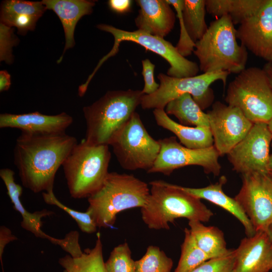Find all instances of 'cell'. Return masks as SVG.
I'll return each mask as SVG.
<instances>
[{"instance_id": "31", "label": "cell", "mask_w": 272, "mask_h": 272, "mask_svg": "<svg viewBox=\"0 0 272 272\" xmlns=\"http://www.w3.org/2000/svg\"><path fill=\"white\" fill-rule=\"evenodd\" d=\"M42 197L46 203L55 206L66 212L76 222L82 232L92 234L96 231L98 227L88 209L85 212H81L65 206L57 199L53 191L43 192Z\"/></svg>"}, {"instance_id": "43", "label": "cell", "mask_w": 272, "mask_h": 272, "mask_svg": "<svg viewBox=\"0 0 272 272\" xmlns=\"http://www.w3.org/2000/svg\"><path fill=\"white\" fill-rule=\"evenodd\" d=\"M269 236L270 240L272 243V224L268 227L266 231Z\"/></svg>"}, {"instance_id": "38", "label": "cell", "mask_w": 272, "mask_h": 272, "mask_svg": "<svg viewBox=\"0 0 272 272\" xmlns=\"http://www.w3.org/2000/svg\"><path fill=\"white\" fill-rule=\"evenodd\" d=\"M18 238L13 235L8 228L5 226L0 227V260L2 266L3 272L4 271L2 256L6 246L10 242L17 240Z\"/></svg>"}, {"instance_id": "8", "label": "cell", "mask_w": 272, "mask_h": 272, "mask_svg": "<svg viewBox=\"0 0 272 272\" xmlns=\"http://www.w3.org/2000/svg\"><path fill=\"white\" fill-rule=\"evenodd\" d=\"M229 74L227 72L219 71L178 78L160 73L158 76L159 88L152 94L144 95L141 105L144 109H164L171 101L189 94L202 110L206 109L212 104L214 99L211 85L221 81L225 86Z\"/></svg>"}, {"instance_id": "23", "label": "cell", "mask_w": 272, "mask_h": 272, "mask_svg": "<svg viewBox=\"0 0 272 272\" xmlns=\"http://www.w3.org/2000/svg\"><path fill=\"white\" fill-rule=\"evenodd\" d=\"M153 115L157 124L173 133L185 147L199 149L214 145L209 127H191L181 124L172 120L163 109H155Z\"/></svg>"}, {"instance_id": "1", "label": "cell", "mask_w": 272, "mask_h": 272, "mask_svg": "<svg viewBox=\"0 0 272 272\" xmlns=\"http://www.w3.org/2000/svg\"><path fill=\"white\" fill-rule=\"evenodd\" d=\"M77 143L75 137L65 132H22L14 158L23 185L34 193L53 191L56 173Z\"/></svg>"}, {"instance_id": "39", "label": "cell", "mask_w": 272, "mask_h": 272, "mask_svg": "<svg viewBox=\"0 0 272 272\" xmlns=\"http://www.w3.org/2000/svg\"><path fill=\"white\" fill-rule=\"evenodd\" d=\"M132 2L130 0H109V7L113 12L124 14L130 11Z\"/></svg>"}, {"instance_id": "16", "label": "cell", "mask_w": 272, "mask_h": 272, "mask_svg": "<svg viewBox=\"0 0 272 272\" xmlns=\"http://www.w3.org/2000/svg\"><path fill=\"white\" fill-rule=\"evenodd\" d=\"M272 243L266 231H258L243 238L234 249L232 272H270Z\"/></svg>"}, {"instance_id": "7", "label": "cell", "mask_w": 272, "mask_h": 272, "mask_svg": "<svg viewBox=\"0 0 272 272\" xmlns=\"http://www.w3.org/2000/svg\"><path fill=\"white\" fill-rule=\"evenodd\" d=\"M227 105L238 108L253 123H268L272 117V88L263 69H244L229 84Z\"/></svg>"}, {"instance_id": "28", "label": "cell", "mask_w": 272, "mask_h": 272, "mask_svg": "<svg viewBox=\"0 0 272 272\" xmlns=\"http://www.w3.org/2000/svg\"><path fill=\"white\" fill-rule=\"evenodd\" d=\"M206 0H183L182 17L190 39L195 43L207 32Z\"/></svg>"}, {"instance_id": "4", "label": "cell", "mask_w": 272, "mask_h": 272, "mask_svg": "<svg viewBox=\"0 0 272 272\" xmlns=\"http://www.w3.org/2000/svg\"><path fill=\"white\" fill-rule=\"evenodd\" d=\"M236 31L228 15L210 23L204 35L195 43L193 51L201 72L239 74L246 69L248 52L237 43Z\"/></svg>"}, {"instance_id": "10", "label": "cell", "mask_w": 272, "mask_h": 272, "mask_svg": "<svg viewBox=\"0 0 272 272\" xmlns=\"http://www.w3.org/2000/svg\"><path fill=\"white\" fill-rule=\"evenodd\" d=\"M97 27L111 33L114 37V43L111 51L99 62L94 70L96 72L105 61L117 53L121 42L127 41L138 43L165 59L170 65L167 73L169 76L181 78L197 75L199 70L198 64L181 55L176 47L163 38L139 30L125 31L107 24H99Z\"/></svg>"}, {"instance_id": "20", "label": "cell", "mask_w": 272, "mask_h": 272, "mask_svg": "<svg viewBox=\"0 0 272 272\" xmlns=\"http://www.w3.org/2000/svg\"><path fill=\"white\" fill-rule=\"evenodd\" d=\"M46 10L42 2L5 1L1 6V23L17 27L18 33L24 35L34 30L37 21Z\"/></svg>"}, {"instance_id": "21", "label": "cell", "mask_w": 272, "mask_h": 272, "mask_svg": "<svg viewBox=\"0 0 272 272\" xmlns=\"http://www.w3.org/2000/svg\"><path fill=\"white\" fill-rule=\"evenodd\" d=\"M226 182V177L223 175L218 182L204 187L178 186L180 189L195 197L208 200L231 214L242 224L247 236H252L256 232L249 219L235 198L227 195L223 190V186Z\"/></svg>"}, {"instance_id": "3", "label": "cell", "mask_w": 272, "mask_h": 272, "mask_svg": "<svg viewBox=\"0 0 272 272\" xmlns=\"http://www.w3.org/2000/svg\"><path fill=\"white\" fill-rule=\"evenodd\" d=\"M144 95L142 90L109 91L91 105L84 107L85 141L109 146L141 104Z\"/></svg>"}, {"instance_id": "30", "label": "cell", "mask_w": 272, "mask_h": 272, "mask_svg": "<svg viewBox=\"0 0 272 272\" xmlns=\"http://www.w3.org/2000/svg\"><path fill=\"white\" fill-rule=\"evenodd\" d=\"M172 259L156 246H148L144 255L135 261V272H171Z\"/></svg>"}, {"instance_id": "19", "label": "cell", "mask_w": 272, "mask_h": 272, "mask_svg": "<svg viewBox=\"0 0 272 272\" xmlns=\"http://www.w3.org/2000/svg\"><path fill=\"white\" fill-rule=\"evenodd\" d=\"M95 2L86 0H43L47 10L55 13L60 20L65 37V45L61 56L57 62L60 63L65 51L75 44L74 31L77 23L84 16L93 11Z\"/></svg>"}, {"instance_id": "2", "label": "cell", "mask_w": 272, "mask_h": 272, "mask_svg": "<svg viewBox=\"0 0 272 272\" xmlns=\"http://www.w3.org/2000/svg\"><path fill=\"white\" fill-rule=\"evenodd\" d=\"M150 184L148 198L141 209L142 220L149 229L168 230L169 224L178 218L208 222L214 215L200 199L178 185L161 180L152 181Z\"/></svg>"}, {"instance_id": "15", "label": "cell", "mask_w": 272, "mask_h": 272, "mask_svg": "<svg viewBox=\"0 0 272 272\" xmlns=\"http://www.w3.org/2000/svg\"><path fill=\"white\" fill-rule=\"evenodd\" d=\"M236 36L247 50L272 62V0H265L255 14L240 24Z\"/></svg>"}, {"instance_id": "29", "label": "cell", "mask_w": 272, "mask_h": 272, "mask_svg": "<svg viewBox=\"0 0 272 272\" xmlns=\"http://www.w3.org/2000/svg\"><path fill=\"white\" fill-rule=\"evenodd\" d=\"M209 259L197 245L189 229L185 228L180 257L174 272H190Z\"/></svg>"}, {"instance_id": "27", "label": "cell", "mask_w": 272, "mask_h": 272, "mask_svg": "<svg viewBox=\"0 0 272 272\" xmlns=\"http://www.w3.org/2000/svg\"><path fill=\"white\" fill-rule=\"evenodd\" d=\"M58 262L64 268V272H105L100 234H97V239L93 248L85 250L78 257L73 258L67 255L60 258Z\"/></svg>"}, {"instance_id": "42", "label": "cell", "mask_w": 272, "mask_h": 272, "mask_svg": "<svg viewBox=\"0 0 272 272\" xmlns=\"http://www.w3.org/2000/svg\"><path fill=\"white\" fill-rule=\"evenodd\" d=\"M272 148V144H271ZM268 174L272 177V153L270 154L268 163Z\"/></svg>"}, {"instance_id": "12", "label": "cell", "mask_w": 272, "mask_h": 272, "mask_svg": "<svg viewBox=\"0 0 272 272\" xmlns=\"http://www.w3.org/2000/svg\"><path fill=\"white\" fill-rule=\"evenodd\" d=\"M255 232L266 231L272 224V177L268 173L242 175V184L234 197Z\"/></svg>"}, {"instance_id": "37", "label": "cell", "mask_w": 272, "mask_h": 272, "mask_svg": "<svg viewBox=\"0 0 272 272\" xmlns=\"http://www.w3.org/2000/svg\"><path fill=\"white\" fill-rule=\"evenodd\" d=\"M142 75L144 80V87L142 90L145 95H150L155 92L160 85L156 83L154 77L155 65L148 58L143 60Z\"/></svg>"}, {"instance_id": "40", "label": "cell", "mask_w": 272, "mask_h": 272, "mask_svg": "<svg viewBox=\"0 0 272 272\" xmlns=\"http://www.w3.org/2000/svg\"><path fill=\"white\" fill-rule=\"evenodd\" d=\"M11 84V75L7 71L0 72V91H7Z\"/></svg>"}, {"instance_id": "14", "label": "cell", "mask_w": 272, "mask_h": 272, "mask_svg": "<svg viewBox=\"0 0 272 272\" xmlns=\"http://www.w3.org/2000/svg\"><path fill=\"white\" fill-rule=\"evenodd\" d=\"M207 113L214 145L220 156L227 154L248 133L253 123L238 108L216 101Z\"/></svg>"}, {"instance_id": "32", "label": "cell", "mask_w": 272, "mask_h": 272, "mask_svg": "<svg viewBox=\"0 0 272 272\" xmlns=\"http://www.w3.org/2000/svg\"><path fill=\"white\" fill-rule=\"evenodd\" d=\"M105 272H135V261L126 242L115 247L105 262Z\"/></svg>"}, {"instance_id": "22", "label": "cell", "mask_w": 272, "mask_h": 272, "mask_svg": "<svg viewBox=\"0 0 272 272\" xmlns=\"http://www.w3.org/2000/svg\"><path fill=\"white\" fill-rule=\"evenodd\" d=\"M14 172L9 168H3L0 170V177L7 188V193L13 205L14 208L21 215V227L30 232L36 237L48 239L50 242L52 237L45 234L41 229V219L49 216L54 213L44 209L34 213L29 212L24 207L20 200L23 192L22 186L15 181Z\"/></svg>"}, {"instance_id": "26", "label": "cell", "mask_w": 272, "mask_h": 272, "mask_svg": "<svg viewBox=\"0 0 272 272\" xmlns=\"http://www.w3.org/2000/svg\"><path fill=\"white\" fill-rule=\"evenodd\" d=\"M165 112L174 115L179 123L185 126L209 127V119L207 113L189 94H184L168 103Z\"/></svg>"}, {"instance_id": "41", "label": "cell", "mask_w": 272, "mask_h": 272, "mask_svg": "<svg viewBox=\"0 0 272 272\" xmlns=\"http://www.w3.org/2000/svg\"><path fill=\"white\" fill-rule=\"evenodd\" d=\"M262 69L266 73L272 88V62H267Z\"/></svg>"}, {"instance_id": "11", "label": "cell", "mask_w": 272, "mask_h": 272, "mask_svg": "<svg viewBox=\"0 0 272 272\" xmlns=\"http://www.w3.org/2000/svg\"><path fill=\"white\" fill-rule=\"evenodd\" d=\"M159 142V155L148 173L170 175L176 169L195 165L201 167L207 174L219 175L221 169L219 162L220 155L214 145L205 149H190L178 142L175 137L160 139Z\"/></svg>"}, {"instance_id": "33", "label": "cell", "mask_w": 272, "mask_h": 272, "mask_svg": "<svg viewBox=\"0 0 272 272\" xmlns=\"http://www.w3.org/2000/svg\"><path fill=\"white\" fill-rule=\"evenodd\" d=\"M167 1L175 9L180 26L179 39L176 47L178 51L183 56L185 57L188 56L193 52L195 43L189 36L183 21L182 17V9L183 0H167Z\"/></svg>"}, {"instance_id": "6", "label": "cell", "mask_w": 272, "mask_h": 272, "mask_svg": "<svg viewBox=\"0 0 272 272\" xmlns=\"http://www.w3.org/2000/svg\"><path fill=\"white\" fill-rule=\"evenodd\" d=\"M111 159L109 146L89 144L84 139L73 149L62 164L71 196L88 198L104 181Z\"/></svg>"}, {"instance_id": "24", "label": "cell", "mask_w": 272, "mask_h": 272, "mask_svg": "<svg viewBox=\"0 0 272 272\" xmlns=\"http://www.w3.org/2000/svg\"><path fill=\"white\" fill-rule=\"evenodd\" d=\"M265 0H206V11L210 15L220 18L230 17L234 25L241 24L255 14Z\"/></svg>"}, {"instance_id": "9", "label": "cell", "mask_w": 272, "mask_h": 272, "mask_svg": "<svg viewBox=\"0 0 272 272\" xmlns=\"http://www.w3.org/2000/svg\"><path fill=\"white\" fill-rule=\"evenodd\" d=\"M110 145L122 168L143 169L147 172L153 166L160 150L159 140L150 135L136 112Z\"/></svg>"}, {"instance_id": "17", "label": "cell", "mask_w": 272, "mask_h": 272, "mask_svg": "<svg viewBox=\"0 0 272 272\" xmlns=\"http://www.w3.org/2000/svg\"><path fill=\"white\" fill-rule=\"evenodd\" d=\"M73 121L72 117L65 112L53 115L43 114L37 111L0 115V128H18L22 132L31 133H64Z\"/></svg>"}, {"instance_id": "34", "label": "cell", "mask_w": 272, "mask_h": 272, "mask_svg": "<svg viewBox=\"0 0 272 272\" xmlns=\"http://www.w3.org/2000/svg\"><path fill=\"white\" fill-rule=\"evenodd\" d=\"M234 262V249L228 255L210 259L190 272H232Z\"/></svg>"}, {"instance_id": "35", "label": "cell", "mask_w": 272, "mask_h": 272, "mask_svg": "<svg viewBox=\"0 0 272 272\" xmlns=\"http://www.w3.org/2000/svg\"><path fill=\"white\" fill-rule=\"evenodd\" d=\"M13 29L2 23L0 24V59L10 63L13 60L12 47L17 43Z\"/></svg>"}, {"instance_id": "25", "label": "cell", "mask_w": 272, "mask_h": 272, "mask_svg": "<svg viewBox=\"0 0 272 272\" xmlns=\"http://www.w3.org/2000/svg\"><path fill=\"white\" fill-rule=\"evenodd\" d=\"M189 230L198 247L210 259L229 254L223 232L215 226H206L198 221L188 222Z\"/></svg>"}, {"instance_id": "5", "label": "cell", "mask_w": 272, "mask_h": 272, "mask_svg": "<svg viewBox=\"0 0 272 272\" xmlns=\"http://www.w3.org/2000/svg\"><path fill=\"white\" fill-rule=\"evenodd\" d=\"M150 194L145 182L132 174L109 172L100 188L88 198L98 227L110 228L120 212L144 207Z\"/></svg>"}, {"instance_id": "18", "label": "cell", "mask_w": 272, "mask_h": 272, "mask_svg": "<svg viewBox=\"0 0 272 272\" xmlns=\"http://www.w3.org/2000/svg\"><path fill=\"white\" fill-rule=\"evenodd\" d=\"M136 2L140 7L135 19L138 30L163 38L172 31L175 15L167 0H138Z\"/></svg>"}, {"instance_id": "36", "label": "cell", "mask_w": 272, "mask_h": 272, "mask_svg": "<svg viewBox=\"0 0 272 272\" xmlns=\"http://www.w3.org/2000/svg\"><path fill=\"white\" fill-rule=\"evenodd\" d=\"M79 234L77 231H71L63 239L56 238L54 244L60 246L72 257H78L83 253L79 243Z\"/></svg>"}, {"instance_id": "44", "label": "cell", "mask_w": 272, "mask_h": 272, "mask_svg": "<svg viewBox=\"0 0 272 272\" xmlns=\"http://www.w3.org/2000/svg\"><path fill=\"white\" fill-rule=\"evenodd\" d=\"M267 125H268V127L271 133L272 134V117L270 119V120H269V121L268 122V123H267Z\"/></svg>"}, {"instance_id": "13", "label": "cell", "mask_w": 272, "mask_h": 272, "mask_svg": "<svg viewBox=\"0 0 272 272\" xmlns=\"http://www.w3.org/2000/svg\"><path fill=\"white\" fill-rule=\"evenodd\" d=\"M272 140L267 123H253L246 135L227 154L233 169L242 175L268 174L269 148Z\"/></svg>"}]
</instances>
